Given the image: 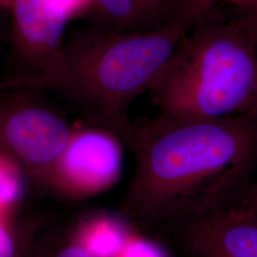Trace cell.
<instances>
[{
	"label": "cell",
	"instance_id": "obj_1",
	"mask_svg": "<svg viewBox=\"0 0 257 257\" xmlns=\"http://www.w3.org/2000/svg\"><path fill=\"white\" fill-rule=\"evenodd\" d=\"M136 127V170L119 208L126 220L157 229L240 202L254 182L257 115L159 114Z\"/></svg>",
	"mask_w": 257,
	"mask_h": 257
},
{
	"label": "cell",
	"instance_id": "obj_2",
	"mask_svg": "<svg viewBox=\"0 0 257 257\" xmlns=\"http://www.w3.org/2000/svg\"><path fill=\"white\" fill-rule=\"evenodd\" d=\"M192 25L172 17L144 32L92 25L74 31L39 73L7 80L9 89L54 92L84 110L131 150L137 127L128 116L134 100L150 90Z\"/></svg>",
	"mask_w": 257,
	"mask_h": 257
},
{
	"label": "cell",
	"instance_id": "obj_3",
	"mask_svg": "<svg viewBox=\"0 0 257 257\" xmlns=\"http://www.w3.org/2000/svg\"><path fill=\"white\" fill-rule=\"evenodd\" d=\"M149 92L161 115H257V46L234 19L195 23Z\"/></svg>",
	"mask_w": 257,
	"mask_h": 257
},
{
	"label": "cell",
	"instance_id": "obj_4",
	"mask_svg": "<svg viewBox=\"0 0 257 257\" xmlns=\"http://www.w3.org/2000/svg\"><path fill=\"white\" fill-rule=\"evenodd\" d=\"M0 98V149L36 186L52 191L55 166L73 134L64 117L28 96Z\"/></svg>",
	"mask_w": 257,
	"mask_h": 257
},
{
	"label": "cell",
	"instance_id": "obj_5",
	"mask_svg": "<svg viewBox=\"0 0 257 257\" xmlns=\"http://www.w3.org/2000/svg\"><path fill=\"white\" fill-rule=\"evenodd\" d=\"M186 257H257V211L240 202L160 227Z\"/></svg>",
	"mask_w": 257,
	"mask_h": 257
},
{
	"label": "cell",
	"instance_id": "obj_6",
	"mask_svg": "<svg viewBox=\"0 0 257 257\" xmlns=\"http://www.w3.org/2000/svg\"><path fill=\"white\" fill-rule=\"evenodd\" d=\"M122 142L103 127L73 128L55 168L52 192L85 198L116 183L122 167Z\"/></svg>",
	"mask_w": 257,
	"mask_h": 257
},
{
	"label": "cell",
	"instance_id": "obj_7",
	"mask_svg": "<svg viewBox=\"0 0 257 257\" xmlns=\"http://www.w3.org/2000/svg\"><path fill=\"white\" fill-rule=\"evenodd\" d=\"M11 7L14 53L24 70L19 75L37 74L60 49L70 19L51 0H14Z\"/></svg>",
	"mask_w": 257,
	"mask_h": 257
},
{
	"label": "cell",
	"instance_id": "obj_8",
	"mask_svg": "<svg viewBox=\"0 0 257 257\" xmlns=\"http://www.w3.org/2000/svg\"><path fill=\"white\" fill-rule=\"evenodd\" d=\"M23 257H93L84 246L77 229L68 233L44 235L30 244Z\"/></svg>",
	"mask_w": 257,
	"mask_h": 257
},
{
	"label": "cell",
	"instance_id": "obj_9",
	"mask_svg": "<svg viewBox=\"0 0 257 257\" xmlns=\"http://www.w3.org/2000/svg\"><path fill=\"white\" fill-rule=\"evenodd\" d=\"M92 8L100 19L99 25L116 31H126L143 19L138 0H93Z\"/></svg>",
	"mask_w": 257,
	"mask_h": 257
},
{
	"label": "cell",
	"instance_id": "obj_10",
	"mask_svg": "<svg viewBox=\"0 0 257 257\" xmlns=\"http://www.w3.org/2000/svg\"><path fill=\"white\" fill-rule=\"evenodd\" d=\"M27 175L21 166L0 149V211H7L22 198Z\"/></svg>",
	"mask_w": 257,
	"mask_h": 257
},
{
	"label": "cell",
	"instance_id": "obj_11",
	"mask_svg": "<svg viewBox=\"0 0 257 257\" xmlns=\"http://www.w3.org/2000/svg\"><path fill=\"white\" fill-rule=\"evenodd\" d=\"M218 3L231 4L238 11H242L255 6L257 0H177L173 17L184 19L193 26L205 19L207 14Z\"/></svg>",
	"mask_w": 257,
	"mask_h": 257
},
{
	"label": "cell",
	"instance_id": "obj_12",
	"mask_svg": "<svg viewBox=\"0 0 257 257\" xmlns=\"http://www.w3.org/2000/svg\"><path fill=\"white\" fill-rule=\"evenodd\" d=\"M36 227H18L5 220L0 230V257H23L35 238Z\"/></svg>",
	"mask_w": 257,
	"mask_h": 257
},
{
	"label": "cell",
	"instance_id": "obj_13",
	"mask_svg": "<svg viewBox=\"0 0 257 257\" xmlns=\"http://www.w3.org/2000/svg\"><path fill=\"white\" fill-rule=\"evenodd\" d=\"M234 20L257 46V4L248 9L238 11Z\"/></svg>",
	"mask_w": 257,
	"mask_h": 257
},
{
	"label": "cell",
	"instance_id": "obj_14",
	"mask_svg": "<svg viewBox=\"0 0 257 257\" xmlns=\"http://www.w3.org/2000/svg\"><path fill=\"white\" fill-rule=\"evenodd\" d=\"M70 19H74L93 7V0H51Z\"/></svg>",
	"mask_w": 257,
	"mask_h": 257
},
{
	"label": "cell",
	"instance_id": "obj_15",
	"mask_svg": "<svg viewBox=\"0 0 257 257\" xmlns=\"http://www.w3.org/2000/svg\"><path fill=\"white\" fill-rule=\"evenodd\" d=\"M173 0H138L143 19L153 18L167 9Z\"/></svg>",
	"mask_w": 257,
	"mask_h": 257
},
{
	"label": "cell",
	"instance_id": "obj_16",
	"mask_svg": "<svg viewBox=\"0 0 257 257\" xmlns=\"http://www.w3.org/2000/svg\"><path fill=\"white\" fill-rule=\"evenodd\" d=\"M241 202L257 211V180L252 183L248 193H246Z\"/></svg>",
	"mask_w": 257,
	"mask_h": 257
},
{
	"label": "cell",
	"instance_id": "obj_17",
	"mask_svg": "<svg viewBox=\"0 0 257 257\" xmlns=\"http://www.w3.org/2000/svg\"><path fill=\"white\" fill-rule=\"evenodd\" d=\"M14 0H0V7H11Z\"/></svg>",
	"mask_w": 257,
	"mask_h": 257
}]
</instances>
